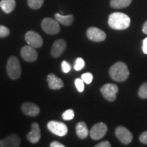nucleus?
Wrapping results in <instances>:
<instances>
[{
  "mask_svg": "<svg viewBox=\"0 0 147 147\" xmlns=\"http://www.w3.org/2000/svg\"><path fill=\"white\" fill-rule=\"evenodd\" d=\"M138 95L142 99L147 98V82L143 83L140 87L138 90Z\"/></svg>",
  "mask_w": 147,
  "mask_h": 147,
  "instance_id": "obj_22",
  "label": "nucleus"
},
{
  "mask_svg": "<svg viewBox=\"0 0 147 147\" xmlns=\"http://www.w3.org/2000/svg\"><path fill=\"white\" fill-rule=\"evenodd\" d=\"M139 140L141 142L143 143V144H147V131L141 134V135L140 136Z\"/></svg>",
  "mask_w": 147,
  "mask_h": 147,
  "instance_id": "obj_29",
  "label": "nucleus"
},
{
  "mask_svg": "<svg viewBox=\"0 0 147 147\" xmlns=\"http://www.w3.org/2000/svg\"><path fill=\"white\" fill-rule=\"evenodd\" d=\"M51 147H65V145L61 144L60 142H57V141H55V142H51Z\"/></svg>",
  "mask_w": 147,
  "mask_h": 147,
  "instance_id": "obj_32",
  "label": "nucleus"
},
{
  "mask_svg": "<svg viewBox=\"0 0 147 147\" xmlns=\"http://www.w3.org/2000/svg\"><path fill=\"white\" fill-rule=\"evenodd\" d=\"M22 110L25 115L29 117H36L40 113V108L36 104L31 102L24 103L22 106Z\"/></svg>",
  "mask_w": 147,
  "mask_h": 147,
  "instance_id": "obj_15",
  "label": "nucleus"
},
{
  "mask_svg": "<svg viewBox=\"0 0 147 147\" xmlns=\"http://www.w3.org/2000/svg\"><path fill=\"white\" fill-rule=\"evenodd\" d=\"M42 28L44 32L50 35H55L60 32V26L56 19L45 18L42 22Z\"/></svg>",
  "mask_w": 147,
  "mask_h": 147,
  "instance_id": "obj_4",
  "label": "nucleus"
},
{
  "mask_svg": "<svg viewBox=\"0 0 147 147\" xmlns=\"http://www.w3.org/2000/svg\"><path fill=\"white\" fill-rule=\"evenodd\" d=\"M109 74L112 79L117 82L125 81L129 76L127 65L123 62L119 61L110 68Z\"/></svg>",
  "mask_w": 147,
  "mask_h": 147,
  "instance_id": "obj_2",
  "label": "nucleus"
},
{
  "mask_svg": "<svg viewBox=\"0 0 147 147\" xmlns=\"http://www.w3.org/2000/svg\"><path fill=\"white\" fill-rule=\"evenodd\" d=\"M142 32H144L145 34H147V21L145 22L144 25H143Z\"/></svg>",
  "mask_w": 147,
  "mask_h": 147,
  "instance_id": "obj_33",
  "label": "nucleus"
},
{
  "mask_svg": "<svg viewBox=\"0 0 147 147\" xmlns=\"http://www.w3.org/2000/svg\"><path fill=\"white\" fill-rule=\"evenodd\" d=\"M61 69L64 73H68L71 69V65L65 61H63L61 63Z\"/></svg>",
  "mask_w": 147,
  "mask_h": 147,
  "instance_id": "obj_28",
  "label": "nucleus"
},
{
  "mask_svg": "<svg viewBox=\"0 0 147 147\" xmlns=\"http://www.w3.org/2000/svg\"><path fill=\"white\" fill-rule=\"evenodd\" d=\"M142 50L143 52L145 54H147V38L143 40V44H142Z\"/></svg>",
  "mask_w": 147,
  "mask_h": 147,
  "instance_id": "obj_31",
  "label": "nucleus"
},
{
  "mask_svg": "<svg viewBox=\"0 0 147 147\" xmlns=\"http://www.w3.org/2000/svg\"><path fill=\"white\" fill-rule=\"evenodd\" d=\"M16 6L15 0H1L0 2V7L3 12L9 14L14 10Z\"/></svg>",
  "mask_w": 147,
  "mask_h": 147,
  "instance_id": "obj_18",
  "label": "nucleus"
},
{
  "mask_svg": "<svg viewBox=\"0 0 147 147\" xmlns=\"http://www.w3.org/2000/svg\"><path fill=\"white\" fill-rule=\"evenodd\" d=\"M108 23L112 29L123 30L129 27L131 19L127 14L122 12H113L109 16Z\"/></svg>",
  "mask_w": 147,
  "mask_h": 147,
  "instance_id": "obj_1",
  "label": "nucleus"
},
{
  "mask_svg": "<svg viewBox=\"0 0 147 147\" xmlns=\"http://www.w3.org/2000/svg\"><path fill=\"white\" fill-rule=\"evenodd\" d=\"M10 34V30L8 27L0 25V38H5L9 36Z\"/></svg>",
  "mask_w": 147,
  "mask_h": 147,
  "instance_id": "obj_27",
  "label": "nucleus"
},
{
  "mask_svg": "<svg viewBox=\"0 0 147 147\" xmlns=\"http://www.w3.org/2000/svg\"><path fill=\"white\" fill-rule=\"evenodd\" d=\"M74 112L71 109L67 110L62 115V118L65 121L71 120L74 119Z\"/></svg>",
  "mask_w": 147,
  "mask_h": 147,
  "instance_id": "obj_23",
  "label": "nucleus"
},
{
  "mask_svg": "<svg viewBox=\"0 0 147 147\" xmlns=\"http://www.w3.org/2000/svg\"><path fill=\"white\" fill-rule=\"evenodd\" d=\"M29 6L34 10L40 8L44 3V0H27Z\"/></svg>",
  "mask_w": 147,
  "mask_h": 147,
  "instance_id": "obj_21",
  "label": "nucleus"
},
{
  "mask_svg": "<svg viewBox=\"0 0 147 147\" xmlns=\"http://www.w3.org/2000/svg\"><path fill=\"white\" fill-rule=\"evenodd\" d=\"M55 18L59 23H61L62 25H65V26L71 25L74 22V16L72 14L64 16L59 13H57L55 14Z\"/></svg>",
  "mask_w": 147,
  "mask_h": 147,
  "instance_id": "obj_19",
  "label": "nucleus"
},
{
  "mask_svg": "<svg viewBox=\"0 0 147 147\" xmlns=\"http://www.w3.org/2000/svg\"><path fill=\"white\" fill-rule=\"evenodd\" d=\"M87 36L89 40L93 42H100L104 41L106 38L105 32L97 27H89L87 31Z\"/></svg>",
  "mask_w": 147,
  "mask_h": 147,
  "instance_id": "obj_10",
  "label": "nucleus"
},
{
  "mask_svg": "<svg viewBox=\"0 0 147 147\" xmlns=\"http://www.w3.org/2000/svg\"><path fill=\"white\" fill-rule=\"evenodd\" d=\"M7 72L10 78L16 80L21 76V68L19 61L16 57H11L7 63Z\"/></svg>",
  "mask_w": 147,
  "mask_h": 147,
  "instance_id": "obj_3",
  "label": "nucleus"
},
{
  "mask_svg": "<svg viewBox=\"0 0 147 147\" xmlns=\"http://www.w3.org/2000/svg\"><path fill=\"white\" fill-rule=\"evenodd\" d=\"M32 130L27 134V138L30 142L35 144L40 140L41 138V132H40V128L37 123H34L32 125Z\"/></svg>",
  "mask_w": 147,
  "mask_h": 147,
  "instance_id": "obj_14",
  "label": "nucleus"
},
{
  "mask_svg": "<svg viewBox=\"0 0 147 147\" xmlns=\"http://www.w3.org/2000/svg\"><path fill=\"white\" fill-rule=\"evenodd\" d=\"M100 91L106 100L113 102L117 98V93L119 91V88L115 84L108 83L102 86Z\"/></svg>",
  "mask_w": 147,
  "mask_h": 147,
  "instance_id": "obj_5",
  "label": "nucleus"
},
{
  "mask_svg": "<svg viewBox=\"0 0 147 147\" xmlns=\"http://www.w3.org/2000/svg\"><path fill=\"white\" fill-rule=\"evenodd\" d=\"M47 127L53 134L59 136H64L67 133V127L66 125L60 121H49L47 124Z\"/></svg>",
  "mask_w": 147,
  "mask_h": 147,
  "instance_id": "obj_6",
  "label": "nucleus"
},
{
  "mask_svg": "<svg viewBox=\"0 0 147 147\" xmlns=\"http://www.w3.org/2000/svg\"><path fill=\"white\" fill-rule=\"evenodd\" d=\"M81 78L84 81V82H85L86 84H90L92 82V80H93V76L91 73L87 72L83 74L82 75Z\"/></svg>",
  "mask_w": 147,
  "mask_h": 147,
  "instance_id": "obj_25",
  "label": "nucleus"
},
{
  "mask_svg": "<svg viewBox=\"0 0 147 147\" xmlns=\"http://www.w3.org/2000/svg\"><path fill=\"white\" fill-rule=\"evenodd\" d=\"M108 131L107 125L104 123H98L93 126L90 131V136L93 140H100L106 135Z\"/></svg>",
  "mask_w": 147,
  "mask_h": 147,
  "instance_id": "obj_8",
  "label": "nucleus"
},
{
  "mask_svg": "<svg viewBox=\"0 0 147 147\" xmlns=\"http://www.w3.org/2000/svg\"><path fill=\"white\" fill-rule=\"evenodd\" d=\"M47 80L48 82H49V87L51 89H59L64 86L63 81L53 74H50L48 76Z\"/></svg>",
  "mask_w": 147,
  "mask_h": 147,
  "instance_id": "obj_16",
  "label": "nucleus"
},
{
  "mask_svg": "<svg viewBox=\"0 0 147 147\" xmlns=\"http://www.w3.org/2000/svg\"><path fill=\"white\" fill-rule=\"evenodd\" d=\"M84 65H85V63H84L83 59L79 57L76 60V62H75L74 69L76 71H80L84 68Z\"/></svg>",
  "mask_w": 147,
  "mask_h": 147,
  "instance_id": "obj_24",
  "label": "nucleus"
},
{
  "mask_svg": "<svg viewBox=\"0 0 147 147\" xmlns=\"http://www.w3.org/2000/svg\"><path fill=\"white\" fill-rule=\"evenodd\" d=\"M84 81L80 78H76L75 80V85H76V89H78L79 92H82L84 91Z\"/></svg>",
  "mask_w": 147,
  "mask_h": 147,
  "instance_id": "obj_26",
  "label": "nucleus"
},
{
  "mask_svg": "<svg viewBox=\"0 0 147 147\" xmlns=\"http://www.w3.org/2000/svg\"><path fill=\"white\" fill-rule=\"evenodd\" d=\"M111 146V144L110 143L108 142V141H104V142H102L97 145H95V147H110Z\"/></svg>",
  "mask_w": 147,
  "mask_h": 147,
  "instance_id": "obj_30",
  "label": "nucleus"
},
{
  "mask_svg": "<svg viewBox=\"0 0 147 147\" xmlns=\"http://www.w3.org/2000/svg\"><path fill=\"white\" fill-rule=\"evenodd\" d=\"M25 39L29 45L34 47L35 49L41 47L43 45L42 37L40 36L39 34L34 31H29L27 32L25 36Z\"/></svg>",
  "mask_w": 147,
  "mask_h": 147,
  "instance_id": "obj_9",
  "label": "nucleus"
},
{
  "mask_svg": "<svg viewBox=\"0 0 147 147\" xmlns=\"http://www.w3.org/2000/svg\"><path fill=\"white\" fill-rule=\"evenodd\" d=\"M21 144V140L16 134H12L0 140V147H18Z\"/></svg>",
  "mask_w": 147,
  "mask_h": 147,
  "instance_id": "obj_13",
  "label": "nucleus"
},
{
  "mask_svg": "<svg viewBox=\"0 0 147 147\" xmlns=\"http://www.w3.org/2000/svg\"><path fill=\"white\" fill-rule=\"evenodd\" d=\"M21 54L24 60L28 62L35 61L38 59V53L32 46H25L21 49Z\"/></svg>",
  "mask_w": 147,
  "mask_h": 147,
  "instance_id": "obj_11",
  "label": "nucleus"
},
{
  "mask_svg": "<svg viewBox=\"0 0 147 147\" xmlns=\"http://www.w3.org/2000/svg\"><path fill=\"white\" fill-rule=\"evenodd\" d=\"M76 134L79 138L84 139L89 135L87 125L84 122H79L76 127Z\"/></svg>",
  "mask_w": 147,
  "mask_h": 147,
  "instance_id": "obj_17",
  "label": "nucleus"
},
{
  "mask_svg": "<svg viewBox=\"0 0 147 147\" xmlns=\"http://www.w3.org/2000/svg\"><path fill=\"white\" fill-rule=\"evenodd\" d=\"M66 47H67V45L64 40L59 39L56 40L53 44L52 49H51V55L55 58L59 57L65 50Z\"/></svg>",
  "mask_w": 147,
  "mask_h": 147,
  "instance_id": "obj_12",
  "label": "nucleus"
},
{
  "mask_svg": "<svg viewBox=\"0 0 147 147\" xmlns=\"http://www.w3.org/2000/svg\"><path fill=\"white\" fill-rule=\"evenodd\" d=\"M116 136L123 144H128L132 141L133 135L130 131L123 126L117 127L115 129Z\"/></svg>",
  "mask_w": 147,
  "mask_h": 147,
  "instance_id": "obj_7",
  "label": "nucleus"
},
{
  "mask_svg": "<svg viewBox=\"0 0 147 147\" xmlns=\"http://www.w3.org/2000/svg\"><path fill=\"white\" fill-rule=\"evenodd\" d=\"M132 0H111L110 6L115 9H122L129 6Z\"/></svg>",
  "mask_w": 147,
  "mask_h": 147,
  "instance_id": "obj_20",
  "label": "nucleus"
}]
</instances>
